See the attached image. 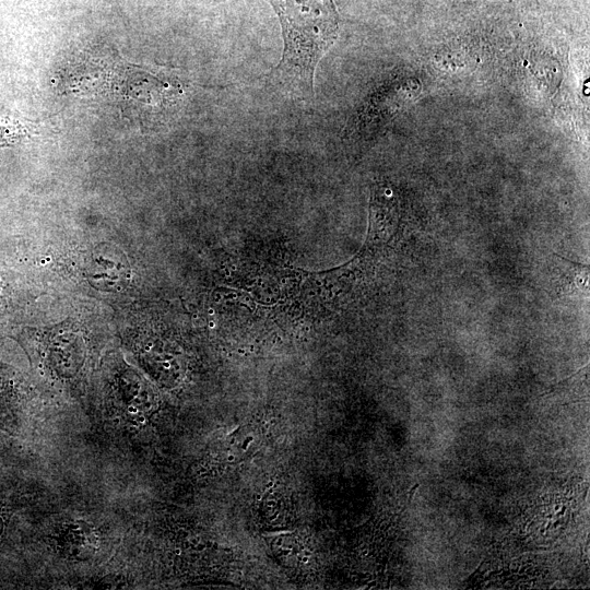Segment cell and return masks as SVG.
<instances>
[{
  "instance_id": "6da1fadb",
  "label": "cell",
  "mask_w": 590,
  "mask_h": 590,
  "mask_svg": "<svg viewBox=\"0 0 590 590\" xmlns=\"http://www.w3.org/2000/svg\"><path fill=\"white\" fill-rule=\"evenodd\" d=\"M276 12L283 34V54L274 78L302 98L314 95L318 62L338 37L339 17L333 0H267Z\"/></svg>"
},
{
  "instance_id": "7a4b0ae2",
  "label": "cell",
  "mask_w": 590,
  "mask_h": 590,
  "mask_svg": "<svg viewBox=\"0 0 590 590\" xmlns=\"http://www.w3.org/2000/svg\"><path fill=\"white\" fill-rule=\"evenodd\" d=\"M68 534L63 536L66 548L74 556L91 555L94 548V536L84 524L72 523L67 528Z\"/></svg>"
},
{
  "instance_id": "3957f363",
  "label": "cell",
  "mask_w": 590,
  "mask_h": 590,
  "mask_svg": "<svg viewBox=\"0 0 590 590\" xmlns=\"http://www.w3.org/2000/svg\"><path fill=\"white\" fill-rule=\"evenodd\" d=\"M15 123L8 116L0 113V145L10 143L15 138Z\"/></svg>"
},
{
  "instance_id": "277c9868",
  "label": "cell",
  "mask_w": 590,
  "mask_h": 590,
  "mask_svg": "<svg viewBox=\"0 0 590 590\" xmlns=\"http://www.w3.org/2000/svg\"><path fill=\"white\" fill-rule=\"evenodd\" d=\"M418 486H420V484H416V485L412 488V492L410 493L409 500L412 499L413 493L415 492V488H417Z\"/></svg>"
},
{
  "instance_id": "5b68a950",
  "label": "cell",
  "mask_w": 590,
  "mask_h": 590,
  "mask_svg": "<svg viewBox=\"0 0 590 590\" xmlns=\"http://www.w3.org/2000/svg\"><path fill=\"white\" fill-rule=\"evenodd\" d=\"M565 510H566V507H563L560 515H564Z\"/></svg>"
},
{
  "instance_id": "8992f818",
  "label": "cell",
  "mask_w": 590,
  "mask_h": 590,
  "mask_svg": "<svg viewBox=\"0 0 590 590\" xmlns=\"http://www.w3.org/2000/svg\"><path fill=\"white\" fill-rule=\"evenodd\" d=\"M559 523V520H556L554 523V527H556Z\"/></svg>"
}]
</instances>
